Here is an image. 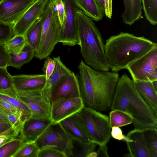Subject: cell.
Listing matches in <instances>:
<instances>
[{
    "label": "cell",
    "instance_id": "24",
    "mask_svg": "<svg viewBox=\"0 0 157 157\" xmlns=\"http://www.w3.org/2000/svg\"><path fill=\"white\" fill-rule=\"evenodd\" d=\"M0 93L17 98L13 76L8 72L7 67H0Z\"/></svg>",
    "mask_w": 157,
    "mask_h": 157
},
{
    "label": "cell",
    "instance_id": "23",
    "mask_svg": "<svg viewBox=\"0 0 157 157\" xmlns=\"http://www.w3.org/2000/svg\"><path fill=\"white\" fill-rule=\"evenodd\" d=\"M35 51L26 43L21 51L17 53H9V66L20 69L34 57Z\"/></svg>",
    "mask_w": 157,
    "mask_h": 157
},
{
    "label": "cell",
    "instance_id": "36",
    "mask_svg": "<svg viewBox=\"0 0 157 157\" xmlns=\"http://www.w3.org/2000/svg\"><path fill=\"white\" fill-rule=\"evenodd\" d=\"M38 157H67L64 153L50 147H44L39 150Z\"/></svg>",
    "mask_w": 157,
    "mask_h": 157
},
{
    "label": "cell",
    "instance_id": "42",
    "mask_svg": "<svg viewBox=\"0 0 157 157\" xmlns=\"http://www.w3.org/2000/svg\"><path fill=\"white\" fill-rule=\"evenodd\" d=\"M111 136L114 138L119 140H126V136L123 134L121 129L118 127H113L112 128Z\"/></svg>",
    "mask_w": 157,
    "mask_h": 157
},
{
    "label": "cell",
    "instance_id": "17",
    "mask_svg": "<svg viewBox=\"0 0 157 157\" xmlns=\"http://www.w3.org/2000/svg\"><path fill=\"white\" fill-rule=\"evenodd\" d=\"M51 121L39 120L31 116L25 120L20 132L24 142H34L52 124Z\"/></svg>",
    "mask_w": 157,
    "mask_h": 157
},
{
    "label": "cell",
    "instance_id": "9",
    "mask_svg": "<svg viewBox=\"0 0 157 157\" xmlns=\"http://www.w3.org/2000/svg\"><path fill=\"white\" fill-rule=\"evenodd\" d=\"M134 81L157 80V44L127 67Z\"/></svg>",
    "mask_w": 157,
    "mask_h": 157
},
{
    "label": "cell",
    "instance_id": "13",
    "mask_svg": "<svg viewBox=\"0 0 157 157\" xmlns=\"http://www.w3.org/2000/svg\"><path fill=\"white\" fill-rule=\"evenodd\" d=\"M49 1V0H36L13 25L14 36H25L29 28L40 18Z\"/></svg>",
    "mask_w": 157,
    "mask_h": 157
},
{
    "label": "cell",
    "instance_id": "7",
    "mask_svg": "<svg viewBox=\"0 0 157 157\" xmlns=\"http://www.w3.org/2000/svg\"><path fill=\"white\" fill-rule=\"evenodd\" d=\"M39 149L50 147L74 156V141L59 123L51 124L35 141Z\"/></svg>",
    "mask_w": 157,
    "mask_h": 157
},
{
    "label": "cell",
    "instance_id": "11",
    "mask_svg": "<svg viewBox=\"0 0 157 157\" xmlns=\"http://www.w3.org/2000/svg\"><path fill=\"white\" fill-rule=\"evenodd\" d=\"M81 97L60 98L52 101L51 118L53 124L59 123L65 119L79 112L84 106Z\"/></svg>",
    "mask_w": 157,
    "mask_h": 157
},
{
    "label": "cell",
    "instance_id": "31",
    "mask_svg": "<svg viewBox=\"0 0 157 157\" xmlns=\"http://www.w3.org/2000/svg\"><path fill=\"white\" fill-rule=\"evenodd\" d=\"M26 43L24 36L16 35L5 43L9 53H17L22 50Z\"/></svg>",
    "mask_w": 157,
    "mask_h": 157
},
{
    "label": "cell",
    "instance_id": "8",
    "mask_svg": "<svg viewBox=\"0 0 157 157\" xmlns=\"http://www.w3.org/2000/svg\"><path fill=\"white\" fill-rule=\"evenodd\" d=\"M17 98L24 102L31 112V117L37 119L51 121V102L42 89L17 91Z\"/></svg>",
    "mask_w": 157,
    "mask_h": 157
},
{
    "label": "cell",
    "instance_id": "35",
    "mask_svg": "<svg viewBox=\"0 0 157 157\" xmlns=\"http://www.w3.org/2000/svg\"><path fill=\"white\" fill-rule=\"evenodd\" d=\"M13 26L0 21V43L5 44L14 36Z\"/></svg>",
    "mask_w": 157,
    "mask_h": 157
},
{
    "label": "cell",
    "instance_id": "12",
    "mask_svg": "<svg viewBox=\"0 0 157 157\" xmlns=\"http://www.w3.org/2000/svg\"><path fill=\"white\" fill-rule=\"evenodd\" d=\"M36 0H1L0 21L13 25Z\"/></svg>",
    "mask_w": 157,
    "mask_h": 157
},
{
    "label": "cell",
    "instance_id": "45",
    "mask_svg": "<svg viewBox=\"0 0 157 157\" xmlns=\"http://www.w3.org/2000/svg\"><path fill=\"white\" fill-rule=\"evenodd\" d=\"M11 128V125L9 122L0 119V133Z\"/></svg>",
    "mask_w": 157,
    "mask_h": 157
},
{
    "label": "cell",
    "instance_id": "26",
    "mask_svg": "<svg viewBox=\"0 0 157 157\" xmlns=\"http://www.w3.org/2000/svg\"><path fill=\"white\" fill-rule=\"evenodd\" d=\"M150 157H157V129L155 128L142 130Z\"/></svg>",
    "mask_w": 157,
    "mask_h": 157
},
{
    "label": "cell",
    "instance_id": "30",
    "mask_svg": "<svg viewBox=\"0 0 157 157\" xmlns=\"http://www.w3.org/2000/svg\"><path fill=\"white\" fill-rule=\"evenodd\" d=\"M39 150L35 141L24 142L13 157H38Z\"/></svg>",
    "mask_w": 157,
    "mask_h": 157
},
{
    "label": "cell",
    "instance_id": "48",
    "mask_svg": "<svg viewBox=\"0 0 157 157\" xmlns=\"http://www.w3.org/2000/svg\"><path fill=\"white\" fill-rule=\"evenodd\" d=\"M97 153L95 151H93L90 153L87 157H97Z\"/></svg>",
    "mask_w": 157,
    "mask_h": 157
},
{
    "label": "cell",
    "instance_id": "22",
    "mask_svg": "<svg viewBox=\"0 0 157 157\" xmlns=\"http://www.w3.org/2000/svg\"><path fill=\"white\" fill-rule=\"evenodd\" d=\"M78 8L93 20L99 21L104 16L105 9L95 0H73Z\"/></svg>",
    "mask_w": 157,
    "mask_h": 157
},
{
    "label": "cell",
    "instance_id": "47",
    "mask_svg": "<svg viewBox=\"0 0 157 157\" xmlns=\"http://www.w3.org/2000/svg\"><path fill=\"white\" fill-rule=\"evenodd\" d=\"M101 8L105 9L104 0H95Z\"/></svg>",
    "mask_w": 157,
    "mask_h": 157
},
{
    "label": "cell",
    "instance_id": "41",
    "mask_svg": "<svg viewBox=\"0 0 157 157\" xmlns=\"http://www.w3.org/2000/svg\"><path fill=\"white\" fill-rule=\"evenodd\" d=\"M17 136L13 132L12 128L0 133V147L6 143L16 138Z\"/></svg>",
    "mask_w": 157,
    "mask_h": 157
},
{
    "label": "cell",
    "instance_id": "40",
    "mask_svg": "<svg viewBox=\"0 0 157 157\" xmlns=\"http://www.w3.org/2000/svg\"><path fill=\"white\" fill-rule=\"evenodd\" d=\"M9 53L5 44L0 43V67L9 66Z\"/></svg>",
    "mask_w": 157,
    "mask_h": 157
},
{
    "label": "cell",
    "instance_id": "32",
    "mask_svg": "<svg viewBox=\"0 0 157 157\" xmlns=\"http://www.w3.org/2000/svg\"><path fill=\"white\" fill-rule=\"evenodd\" d=\"M0 98L8 102L18 109L22 113L25 119L31 116V111L28 106L18 99L0 93Z\"/></svg>",
    "mask_w": 157,
    "mask_h": 157
},
{
    "label": "cell",
    "instance_id": "15",
    "mask_svg": "<svg viewBox=\"0 0 157 157\" xmlns=\"http://www.w3.org/2000/svg\"><path fill=\"white\" fill-rule=\"evenodd\" d=\"M79 97H81V94L78 78L72 71L52 91L51 103L59 98Z\"/></svg>",
    "mask_w": 157,
    "mask_h": 157
},
{
    "label": "cell",
    "instance_id": "43",
    "mask_svg": "<svg viewBox=\"0 0 157 157\" xmlns=\"http://www.w3.org/2000/svg\"><path fill=\"white\" fill-rule=\"evenodd\" d=\"M105 4V14L106 16L109 19L112 17V0H104Z\"/></svg>",
    "mask_w": 157,
    "mask_h": 157
},
{
    "label": "cell",
    "instance_id": "38",
    "mask_svg": "<svg viewBox=\"0 0 157 157\" xmlns=\"http://www.w3.org/2000/svg\"><path fill=\"white\" fill-rule=\"evenodd\" d=\"M0 109L6 115L9 113H12L21 115L22 116V113L18 109L8 102L1 98H0Z\"/></svg>",
    "mask_w": 157,
    "mask_h": 157
},
{
    "label": "cell",
    "instance_id": "16",
    "mask_svg": "<svg viewBox=\"0 0 157 157\" xmlns=\"http://www.w3.org/2000/svg\"><path fill=\"white\" fill-rule=\"evenodd\" d=\"M126 137L125 141L129 153L125 156L150 157L142 130L135 128L129 132Z\"/></svg>",
    "mask_w": 157,
    "mask_h": 157
},
{
    "label": "cell",
    "instance_id": "19",
    "mask_svg": "<svg viewBox=\"0 0 157 157\" xmlns=\"http://www.w3.org/2000/svg\"><path fill=\"white\" fill-rule=\"evenodd\" d=\"M17 91H24L42 89L46 80L43 74L21 75L13 76Z\"/></svg>",
    "mask_w": 157,
    "mask_h": 157
},
{
    "label": "cell",
    "instance_id": "44",
    "mask_svg": "<svg viewBox=\"0 0 157 157\" xmlns=\"http://www.w3.org/2000/svg\"><path fill=\"white\" fill-rule=\"evenodd\" d=\"M97 157H109L108 153V147L106 144L99 146V147L97 152Z\"/></svg>",
    "mask_w": 157,
    "mask_h": 157
},
{
    "label": "cell",
    "instance_id": "34",
    "mask_svg": "<svg viewBox=\"0 0 157 157\" xmlns=\"http://www.w3.org/2000/svg\"><path fill=\"white\" fill-rule=\"evenodd\" d=\"M6 116L13 132L17 136L21 131L25 119L21 115L9 113Z\"/></svg>",
    "mask_w": 157,
    "mask_h": 157
},
{
    "label": "cell",
    "instance_id": "14",
    "mask_svg": "<svg viewBox=\"0 0 157 157\" xmlns=\"http://www.w3.org/2000/svg\"><path fill=\"white\" fill-rule=\"evenodd\" d=\"M59 123L74 141L82 144L92 142L78 112Z\"/></svg>",
    "mask_w": 157,
    "mask_h": 157
},
{
    "label": "cell",
    "instance_id": "20",
    "mask_svg": "<svg viewBox=\"0 0 157 157\" xmlns=\"http://www.w3.org/2000/svg\"><path fill=\"white\" fill-rule=\"evenodd\" d=\"M124 10L121 17L124 23L131 25L143 18L141 0H123Z\"/></svg>",
    "mask_w": 157,
    "mask_h": 157
},
{
    "label": "cell",
    "instance_id": "5",
    "mask_svg": "<svg viewBox=\"0 0 157 157\" xmlns=\"http://www.w3.org/2000/svg\"><path fill=\"white\" fill-rule=\"evenodd\" d=\"M40 18L42 24L41 38L35 56L41 60L50 55L59 43L61 26L56 15L48 4Z\"/></svg>",
    "mask_w": 157,
    "mask_h": 157
},
{
    "label": "cell",
    "instance_id": "33",
    "mask_svg": "<svg viewBox=\"0 0 157 157\" xmlns=\"http://www.w3.org/2000/svg\"><path fill=\"white\" fill-rule=\"evenodd\" d=\"M48 5L56 15L61 26L66 17L65 6L63 0H49Z\"/></svg>",
    "mask_w": 157,
    "mask_h": 157
},
{
    "label": "cell",
    "instance_id": "29",
    "mask_svg": "<svg viewBox=\"0 0 157 157\" xmlns=\"http://www.w3.org/2000/svg\"><path fill=\"white\" fill-rule=\"evenodd\" d=\"M24 142L20 137L6 143L0 147V157H13Z\"/></svg>",
    "mask_w": 157,
    "mask_h": 157
},
{
    "label": "cell",
    "instance_id": "2",
    "mask_svg": "<svg viewBox=\"0 0 157 157\" xmlns=\"http://www.w3.org/2000/svg\"><path fill=\"white\" fill-rule=\"evenodd\" d=\"M109 108L120 110L129 114L136 128H157V111L151 108L142 98L134 81L126 73L119 78Z\"/></svg>",
    "mask_w": 157,
    "mask_h": 157
},
{
    "label": "cell",
    "instance_id": "1",
    "mask_svg": "<svg viewBox=\"0 0 157 157\" xmlns=\"http://www.w3.org/2000/svg\"><path fill=\"white\" fill-rule=\"evenodd\" d=\"M78 67L81 98L84 106L99 111L108 109L120 78L118 73L95 70L82 60Z\"/></svg>",
    "mask_w": 157,
    "mask_h": 157
},
{
    "label": "cell",
    "instance_id": "46",
    "mask_svg": "<svg viewBox=\"0 0 157 157\" xmlns=\"http://www.w3.org/2000/svg\"><path fill=\"white\" fill-rule=\"evenodd\" d=\"M0 119L9 122L7 116L0 109ZM10 123V122H9Z\"/></svg>",
    "mask_w": 157,
    "mask_h": 157
},
{
    "label": "cell",
    "instance_id": "27",
    "mask_svg": "<svg viewBox=\"0 0 157 157\" xmlns=\"http://www.w3.org/2000/svg\"><path fill=\"white\" fill-rule=\"evenodd\" d=\"M109 118L111 128L122 127L133 123L132 119L129 114L118 109L112 110L109 113Z\"/></svg>",
    "mask_w": 157,
    "mask_h": 157
},
{
    "label": "cell",
    "instance_id": "37",
    "mask_svg": "<svg viewBox=\"0 0 157 157\" xmlns=\"http://www.w3.org/2000/svg\"><path fill=\"white\" fill-rule=\"evenodd\" d=\"M45 59L42 70L46 76L47 81L54 70L56 63L53 59H52L49 56H48Z\"/></svg>",
    "mask_w": 157,
    "mask_h": 157
},
{
    "label": "cell",
    "instance_id": "4",
    "mask_svg": "<svg viewBox=\"0 0 157 157\" xmlns=\"http://www.w3.org/2000/svg\"><path fill=\"white\" fill-rule=\"evenodd\" d=\"M78 45L85 63L99 71H109L105 44L93 20L78 9L77 12Z\"/></svg>",
    "mask_w": 157,
    "mask_h": 157
},
{
    "label": "cell",
    "instance_id": "25",
    "mask_svg": "<svg viewBox=\"0 0 157 157\" xmlns=\"http://www.w3.org/2000/svg\"><path fill=\"white\" fill-rule=\"evenodd\" d=\"M42 33V24L40 18L28 30L25 36L26 43L36 51L39 46Z\"/></svg>",
    "mask_w": 157,
    "mask_h": 157
},
{
    "label": "cell",
    "instance_id": "3",
    "mask_svg": "<svg viewBox=\"0 0 157 157\" xmlns=\"http://www.w3.org/2000/svg\"><path fill=\"white\" fill-rule=\"evenodd\" d=\"M143 36L121 32L106 41L105 51L109 69L117 72L144 55L156 44Z\"/></svg>",
    "mask_w": 157,
    "mask_h": 157
},
{
    "label": "cell",
    "instance_id": "21",
    "mask_svg": "<svg viewBox=\"0 0 157 157\" xmlns=\"http://www.w3.org/2000/svg\"><path fill=\"white\" fill-rule=\"evenodd\" d=\"M140 95L152 109L157 111V90L152 82L134 81Z\"/></svg>",
    "mask_w": 157,
    "mask_h": 157
},
{
    "label": "cell",
    "instance_id": "10",
    "mask_svg": "<svg viewBox=\"0 0 157 157\" xmlns=\"http://www.w3.org/2000/svg\"><path fill=\"white\" fill-rule=\"evenodd\" d=\"M66 17L61 26L59 43L70 46L79 44L77 12L79 9L73 0H63Z\"/></svg>",
    "mask_w": 157,
    "mask_h": 157
},
{
    "label": "cell",
    "instance_id": "6",
    "mask_svg": "<svg viewBox=\"0 0 157 157\" xmlns=\"http://www.w3.org/2000/svg\"><path fill=\"white\" fill-rule=\"evenodd\" d=\"M78 112L92 142L99 146L106 144L111 136L109 117L85 106Z\"/></svg>",
    "mask_w": 157,
    "mask_h": 157
},
{
    "label": "cell",
    "instance_id": "28",
    "mask_svg": "<svg viewBox=\"0 0 157 157\" xmlns=\"http://www.w3.org/2000/svg\"><path fill=\"white\" fill-rule=\"evenodd\" d=\"M146 19L152 25L157 24V0H141Z\"/></svg>",
    "mask_w": 157,
    "mask_h": 157
},
{
    "label": "cell",
    "instance_id": "18",
    "mask_svg": "<svg viewBox=\"0 0 157 157\" xmlns=\"http://www.w3.org/2000/svg\"><path fill=\"white\" fill-rule=\"evenodd\" d=\"M56 65L54 70L46 83L42 90L51 102L52 92L55 88L72 71L62 62L59 56L54 57Z\"/></svg>",
    "mask_w": 157,
    "mask_h": 157
},
{
    "label": "cell",
    "instance_id": "39",
    "mask_svg": "<svg viewBox=\"0 0 157 157\" xmlns=\"http://www.w3.org/2000/svg\"><path fill=\"white\" fill-rule=\"evenodd\" d=\"M79 144L81 146V150L79 152L76 154L75 156L87 157L90 153L94 151L97 145H98L94 142H91L89 144Z\"/></svg>",
    "mask_w": 157,
    "mask_h": 157
}]
</instances>
